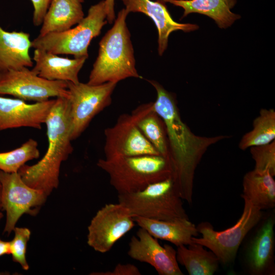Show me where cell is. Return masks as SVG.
I'll return each instance as SVG.
<instances>
[{
    "label": "cell",
    "mask_w": 275,
    "mask_h": 275,
    "mask_svg": "<svg viewBox=\"0 0 275 275\" xmlns=\"http://www.w3.org/2000/svg\"><path fill=\"white\" fill-rule=\"evenodd\" d=\"M129 12H141L151 18L158 31V52L162 56L168 47L169 36L178 30L185 32L194 31L199 26L191 23H180L175 21L169 12L165 3L161 0H120Z\"/></svg>",
    "instance_id": "obj_15"
},
{
    "label": "cell",
    "mask_w": 275,
    "mask_h": 275,
    "mask_svg": "<svg viewBox=\"0 0 275 275\" xmlns=\"http://www.w3.org/2000/svg\"><path fill=\"white\" fill-rule=\"evenodd\" d=\"M275 139V112L262 109L253 123V129L242 137L239 143L241 150L268 144Z\"/></svg>",
    "instance_id": "obj_25"
},
{
    "label": "cell",
    "mask_w": 275,
    "mask_h": 275,
    "mask_svg": "<svg viewBox=\"0 0 275 275\" xmlns=\"http://www.w3.org/2000/svg\"><path fill=\"white\" fill-rule=\"evenodd\" d=\"M103 0L91 6L87 15L74 28L62 32L39 36L32 41V47L74 58H88V47L92 40L99 36L107 22Z\"/></svg>",
    "instance_id": "obj_6"
},
{
    "label": "cell",
    "mask_w": 275,
    "mask_h": 275,
    "mask_svg": "<svg viewBox=\"0 0 275 275\" xmlns=\"http://www.w3.org/2000/svg\"><path fill=\"white\" fill-rule=\"evenodd\" d=\"M118 199L133 217L160 221L189 219L173 176L138 192L118 194Z\"/></svg>",
    "instance_id": "obj_5"
},
{
    "label": "cell",
    "mask_w": 275,
    "mask_h": 275,
    "mask_svg": "<svg viewBox=\"0 0 275 275\" xmlns=\"http://www.w3.org/2000/svg\"><path fill=\"white\" fill-rule=\"evenodd\" d=\"M40 154L37 142L29 139L16 149L0 152V171L8 173H18L26 162L38 158Z\"/></svg>",
    "instance_id": "obj_26"
},
{
    "label": "cell",
    "mask_w": 275,
    "mask_h": 275,
    "mask_svg": "<svg viewBox=\"0 0 275 275\" xmlns=\"http://www.w3.org/2000/svg\"><path fill=\"white\" fill-rule=\"evenodd\" d=\"M129 13L120 10L109 30L99 42L98 56L87 82L97 85L118 83L128 77L142 78L135 68L134 50L126 19Z\"/></svg>",
    "instance_id": "obj_3"
},
{
    "label": "cell",
    "mask_w": 275,
    "mask_h": 275,
    "mask_svg": "<svg viewBox=\"0 0 275 275\" xmlns=\"http://www.w3.org/2000/svg\"><path fill=\"white\" fill-rule=\"evenodd\" d=\"M242 198L248 200L261 210L275 206V181L268 172L254 170L248 172L243 179Z\"/></svg>",
    "instance_id": "obj_22"
},
{
    "label": "cell",
    "mask_w": 275,
    "mask_h": 275,
    "mask_svg": "<svg viewBox=\"0 0 275 275\" xmlns=\"http://www.w3.org/2000/svg\"><path fill=\"white\" fill-rule=\"evenodd\" d=\"M45 124L48 139L46 153L37 163L25 164L18 173L28 185L48 197L58 187L61 164L73 150L68 98H56Z\"/></svg>",
    "instance_id": "obj_2"
},
{
    "label": "cell",
    "mask_w": 275,
    "mask_h": 275,
    "mask_svg": "<svg viewBox=\"0 0 275 275\" xmlns=\"http://www.w3.org/2000/svg\"><path fill=\"white\" fill-rule=\"evenodd\" d=\"M134 110L140 130L159 154L170 160L164 124L153 109V102L141 105Z\"/></svg>",
    "instance_id": "obj_23"
},
{
    "label": "cell",
    "mask_w": 275,
    "mask_h": 275,
    "mask_svg": "<svg viewBox=\"0 0 275 275\" xmlns=\"http://www.w3.org/2000/svg\"><path fill=\"white\" fill-rule=\"evenodd\" d=\"M147 81L156 91L153 107L164 124L174 180L180 197L190 204L196 167L208 147L224 136L206 138L193 133L182 121L172 95L156 81Z\"/></svg>",
    "instance_id": "obj_1"
},
{
    "label": "cell",
    "mask_w": 275,
    "mask_h": 275,
    "mask_svg": "<svg viewBox=\"0 0 275 275\" xmlns=\"http://www.w3.org/2000/svg\"><path fill=\"white\" fill-rule=\"evenodd\" d=\"M3 216H4L3 213L1 211H0V221L2 219Z\"/></svg>",
    "instance_id": "obj_34"
},
{
    "label": "cell",
    "mask_w": 275,
    "mask_h": 275,
    "mask_svg": "<svg viewBox=\"0 0 275 275\" xmlns=\"http://www.w3.org/2000/svg\"><path fill=\"white\" fill-rule=\"evenodd\" d=\"M30 37L28 33L8 32L0 26V73L33 66L29 53L32 47Z\"/></svg>",
    "instance_id": "obj_17"
},
{
    "label": "cell",
    "mask_w": 275,
    "mask_h": 275,
    "mask_svg": "<svg viewBox=\"0 0 275 275\" xmlns=\"http://www.w3.org/2000/svg\"><path fill=\"white\" fill-rule=\"evenodd\" d=\"M135 225L133 217L123 205L106 204L97 211L88 227L87 243L96 252L107 253Z\"/></svg>",
    "instance_id": "obj_11"
},
{
    "label": "cell",
    "mask_w": 275,
    "mask_h": 275,
    "mask_svg": "<svg viewBox=\"0 0 275 275\" xmlns=\"http://www.w3.org/2000/svg\"><path fill=\"white\" fill-rule=\"evenodd\" d=\"M128 255L132 259L152 266L159 275H183L176 257V251L170 245L162 246L157 239L140 228L128 244Z\"/></svg>",
    "instance_id": "obj_13"
},
{
    "label": "cell",
    "mask_w": 275,
    "mask_h": 275,
    "mask_svg": "<svg viewBox=\"0 0 275 275\" xmlns=\"http://www.w3.org/2000/svg\"><path fill=\"white\" fill-rule=\"evenodd\" d=\"M55 99L28 103L18 98L0 96V131L20 127L41 129Z\"/></svg>",
    "instance_id": "obj_14"
},
{
    "label": "cell",
    "mask_w": 275,
    "mask_h": 275,
    "mask_svg": "<svg viewBox=\"0 0 275 275\" xmlns=\"http://www.w3.org/2000/svg\"><path fill=\"white\" fill-rule=\"evenodd\" d=\"M136 113L123 114L104 130L106 159L146 155H160L136 125Z\"/></svg>",
    "instance_id": "obj_12"
},
{
    "label": "cell",
    "mask_w": 275,
    "mask_h": 275,
    "mask_svg": "<svg viewBox=\"0 0 275 275\" xmlns=\"http://www.w3.org/2000/svg\"><path fill=\"white\" fill-rule=\"evenodd\" d=\"M184 9L182 18L197 13L213 19L220 28L230 26L240 16L231 12L236 0H161Z\"/></svg>",
    "instance_id": "obj_20"
},
{
    "label": "cell",
    "mask_w": 275,
    "mask_h": 275,
    "mask_svg": "<svg viewBox=\"0 0 275 275\" xmlns=\"http://www.w3.org/2000/svg\"><path fill=\"white\" fill-rule=\"evenodd\" d=\"M87 57L69 59L58 56L44 50L35 49L33 60L35 66L32 69L38 76L49 80L79 82L78 73Z\"/></svg>",
    "instance_id": "obj_16"
},
{
    "label": "cell",
    "mask_w": 275,
    "mask_h": 275,
    "mask_svg": "<svg viewBox=\"0 0 275 275\" xmlns=\"http://www.w3.org/2000/svg\"><path fill=\"white\" fill-rule=\"evenodd\" d=\"M1 195H2V185L0 183V211H1V210L2 209V202H1Z\"/></svg>",
    "instance_id": "obj_33"
},
{
    "label": "cell",
    "mask_w": 275,
    "mask_h": 275,
    "mask_svg": "<svg viewBox=\"0 0 275 275\" xmlns=\"http://www.w3.org/2000/svg\"><path fill=\"white\" fill-rule=\"evenodd\" d=\"M0 183L2 208L6 214L3 233L9 235L22 215H37L48 196L41 190L28 185L18 173L0 171Z\"/></svg>",
    "instance_id": "obj_9"
},
{
    "label": "cell",
    "mask_w": 275,
    "mask_h": 275,
    "mask_svg": "<svg viewBox=\"0 0 275 275\" xmlns=\"http://www.w3.org/2000/svg\"><path fill=\"white\" fill-rule=\"evenodd\" d=\"M105 4L106 12V20L111 24L115 20L116 16L115 13V0H103Z\"/></svg>",
    "instance_id": "obj_31"
},
{
    "label": "cell",
    "mask_w": 275,
    "mask_h": 275,
    "mask_svg": "<svg viewBox=\"0 0 275 275\" xmlns=\"http://www.w3.org/2000/svg\"><path fill=\"white\" fill-rule=\"evenodd\" d=\"M11 255L10 242L3 240L0 238V257Z\"/></svg>",
    "instance_id": "obj_32"
},
{
    "label": "cell",
    "mask_w": 275,
    "mask_h": 275,
    "mask_svg": "<svg viewBox=\"0 0 275 275\" xmlns=\"http://www.w3.org/2000/svg\"><path fill=\"white\" fill-rule=\"evenodd\" d=\"M33 5V24L36 26L42 24L43 18L51 0H30Z\"/></svg>",
    "instance_id": "obj_30"
},
{
    "label": "cell",
    "mask_w": 275,
    "mask_h": 275,
    "mask_svg": "<svg viewBox=\"0 0 275 275\" xmlns=\"http://www.w3.org/2000/svg\"><path fill=\"white\" fill-rule=\"evenodd\" d=\"M84 17L78 0H51L43 18L39 36L60 33L71 29Z\"/></svg>",
    "instance_id": "obj_19"
},
{
    "label": "cell",
    "mask_w": 275,
    "mask_h": 275,
    "mask_svg": "<svg viewBox=\"0 0 275 275\" xmlns=\"http://www.w3.org/2000/svg\"><path fill=\"white\" fill-rule=\"evenodd\" d=\"M274 221L269 218L262 226L251 242L247 261L252 273L261 274L273 261L274 246Z\"/></svg>",
    "instance_id": "obj_21"
},
{
    "label": "cell",
    "mask_w": 275,
    "mask_h": 275,
    "mask_svg": "<svg viewBox=\"0 0 275 275\" xmlns=\"http://www.w3.org/2000/svg\"><path fill=\"white\" fill-rule=\"evenodd\" d=\"M243 199L244 202L243 212L234 225L223 231H217L210 224L202 223L197 227L201 237L192 238L193 242L209 249L224 264L234 260L243 239L262 215L260 209L246 199Z\"/></svg>",
    "instance_id": "obj_7"
},
{
    "label": "cell",
    "mask_w": 275,
    "mask_h": 275,
    "mask_svg": "<svg viewBox=\"0 0 275 275\" xmlns=\"http://www.w3.org/2000/svg\"><path fill=\"white\" fill-rule=\"evenodd\" d=\"M67 83L73 141L81 135L97 114L109 105L117 83L107 82L97 85Z\"/></svg>",
    "instance_id": "obj_8"
},
{
    "label": "cell",
    "mask_w": 275,
    "mask_h": 275,
    "mask_svg": "<svg viewBox=\"0 0 275 275\" xmlns=\"http://www.w3.org/2000/svg\"><path fill=\"white\" fill-rule=\"evenodd\" d=\"M187 246H177L178 262L185 267L189 275L213 274L219 262L216 255L199 243L193 242Z\"/></svg>",
    "instance_id": "obj_24"
},
{
    "label": "cell",
    "mask_w": 275,
    "mask_h": 275,
    "mask_svg": "<svg viewBox=\"0 0 275 275\" xmlns=\"http://www.w3.org/2000/svg\"><path fill=\"white\" fill-rule=\"evenodd\" d=\"M97 166L108 175L110 183L118 194L138 192L173 177L170 161L161 155L99 159Z\"/></svg>",
    "instance_id": "obj_4"
},
{
    "label": "cell",
    "mask_w": 275,
    "mask_h": 275,
    "mask_svg": "<svg viewBox=\"0 0 275 275\" xmlns=\"http://www.w3.org/2000/svg\"><path fill=\"white\" fill-rule=\"evenodd\" d=\"M0 95H9L35 102L51 97H67V81L49 80L38 76L28 67L0 73Z\"/></svg>",
    "instance_id": "obj_10"
},
{
    "label": "cell",
    "mask_w": 275,
    "mask_h": 275,
    "mask_svg": "<svg viewBox=\"0 0 275 275\" xmlns=\"http://www.w3.org/2000/svg\"><path fill=\"white\" fill-rule=\"evenodd\" d=\"M93 275H141L139 268L132 264H117L111 271L92 272Z\"/></svg>",
    "instance_id": "obj_29"
},
{
    "label": "cell",
    "mask_w": 275,
    "mask_h": 275,
    "mask_svg": "<svg viewBox=\"0 0 275 275\" xmlns=\"http://www.w3.org/2000/svg\"><path fill=\"white\" fill-rule=\"evenodd\" d=\"M13 232L14 236L10 241L12 260L18 263L22 269L28 270L30 267L26 258V253L31 232L28 228L16 226Z\"/></svg>",
    "instance_id": "obj_27"
},
{
    "label": "cell",
    "mask_w": 275,
    "mask_h": 275,
    "mask_svg": "<svg viewBox=\"0 0 275 275\" xmlns=\"http://www.w3.org/2000/svg\"><path fill=\"white\" fill-rule=\"evenodd\" d=\"M133 218L135 224L155 238L169 241L176 246L191 244L192 238L199 233L189 219L160 221L140 216Z\"/></svg>",
    "instance_id": "obj_18"
},
{
    "label": "cell",
    "mask_w": 275,
    "mask_h": 275,
    "mask_svg": "<svg viewBox=\"0 0 275 275\" xmlns=\"http://www.w3.org/2000/svg\"><path fill=\"white\" fill-rule=\"evenodd\" d=\"M78 1H79L81 3L84 2V0H78Z\"/></svg>",
    "instance_id": "obj_35"
},
{
    "label": "cell",
    "mask_w": 275,
    "mask_h": 275,
    "mask_svg": "<svg viewBox=\"0 0 275 275\" xmlns=\"http://www.w3.org/2000/svg\"><path fill=\"white\" fill-rule=\"evenodd\" d=\"M251 153L255 162V170L268 172L275 175V141L263 145L251 147Z\"/></svg>",
    "instance_id": "obj_28"
}]
</instances>
